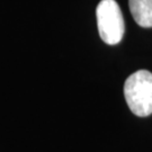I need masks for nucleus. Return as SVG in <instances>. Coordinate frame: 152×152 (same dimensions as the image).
Here are the masks:
<instances>
[{
    "label": "nucleus",
    "mask_w": 152,
    "mask_h": 152,
    "mask_svg": "<svg viewBox=\"0 0 152 152\" xmlns=\"http://www.w3.org/2000/svg\"><path fill=\"white\" fill-rule=\"evenodd\" d=\"M125 100L131 112L145 117L152 114V73L139 70L132 73L124 83Z\"/></svg>",
    "instance_id": "obj_1"
},
{
    "label": "nucleus",
    "mask_w": 152,
    "mask_h": 152,
    "mask_svg": "<svg viewBox=\"0 0 152 152\" xmlns=\"http://www.w3.org/2000/svg\"><path fill=\"white\" fill-rule=\"evenodd\" d=\"M96 17L100 38L109 45L120 43L124 36L125 23L118 4L115 0H102L97 6Z\"/></svg>",
    "instance_id": "obj_2"
},
{
    "label": "nucleus",
    "mask_w": 152,
    "mask_h": 152,
    "mask_svg": "<svg viewBox=\"0 0 152 152\" xmlns=\"http://www.w3.org/2000/svg\"><path fill=\"white\" fill-rule=\"evenodd\" d=\"M130 11L141 27H152V0H129Z\"/></svg>",
    "instance_id": "obj_3"
}]
</instances>
